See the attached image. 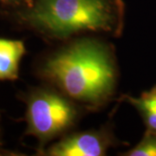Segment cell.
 Masks as SVG:
<instances>
[{
	"label": "cell",
	"mask_w": 156,
	"mask_h": 156,
	"mask_svg": "<svg viewBox=\"0 0 156 156\" xmlns=\"http://www.w3.org/2000/svg\"><path fill=\"white\" fill-rule=\"evenodd\" d=\"M127 156H156V134L146 131L144 136L134 148L128 151Z\"/></svg>",
	"instance_id": "obj_7"
},
{
	"label": "cell",
	"mask_w": 156,
	"mask_h": 156,
	"mask_svg": "<svg viewBox=\"0 0 156 156\" xmlns=\"http://www.w3.org/2000/svg\"><path fill=\"white\" fill-rule=\"evenodd\" d=\"M125 99L139 112L147 130L156 134V85L141 93L139 97L125 95Z\"/></svg>",
	"instance_id": "obj_6"
},
{
	"label": "cell",
	"mask_w": 156,
	"mask_h": 156,
	"mask_svg": "<svg viewBox=\"0 0 156 156\" xmlns=\"http://www.w3.org/2000/svg\"><path fill=\"white\" fill-rule=\"evenodd\" d=\"M25 54V47L20 40L0 38V80H16L19 63Z\"/></svg>",
	"instance_id": "obj_5"
},
{
	"label": "cell",
	"mask_w": 156,
	"mask_h": 156,
	"mask_svg": "<svg viewBox=\"0 0 156 156\" xmlns=\"http://www.w3.org/2000/svg\"><path fill=\"white\" fill-rule=\"evenodd\" d=\"M1 145H2V143H1V139H0V148H1Z\"/></svg>",
	"instance_id": "obj_9"
},
{
	"label": "cell",
	"mask_w": 156,
	"mask_h": 156,
	"mask_svg": "<svg viewBox=\"0 0 156 156\" xmlns=\"http://www.w3.org/2000/svg\"><path fill=\"white\" fill-rule=\"evenodd\" d=\"M34 0H0V4L13 7H29L33 4Z\"/></svg>",
	"instance_id": "obj_8"
},
{
	"label": "cell",
	"mask_w": 156,
	"mask_h": 156,
	"mask_svg": "<svg viewBox=\"0 0 156 156\" xmlns=\"http://www.w3.org/2000/svg\"><path fill=\"white\" fill-rule=\"evenodd\" d=\"M113 144L105 130L88 131L68 135L50 147L44 154L50 156H101Z\"/></svg>",
	"instance_id": "obj_4"
},
{
	"label": "cell",
	"mask_w": 156,
	"mask_h": 156,
	"mask_svg": "<svg viewBox=\"0 0 156 156\" xmlns=\"http://www.w3.org/2000/svg\"><path fill=\"white\" fill-rule=\"evenodd\" d=\"M26 133L38 140L41 147L69 129L77 117L72 102L51 89H34L26 97Z\"/></svg>",
	"instance_id": "obj_3"
},
{
	"label": "cell",
	"mask_w": 156,
	"mask_h": 156,
	"mask_svg": "<svg viewBox=\"0 0 156 156\" xmlns=\"http://www.w3.org/2000/svg\"><path fill=\"white\" fill-rule=\"evenodd\" d=\"M123 13L122 0H34L17 12L28 27L61 39L83 31L120 33Z\"/></svg>",
	"instance_id": "obj_2"
},
{
	"label": "cell",
	"mask_w": 156,
	"mask_h": 156,
	"mask_svg": "<svg viewBox=\"0 0 156 156\" xmlns=\"http://www.w3.org/2000/svg\"><path fill=\"white\" fill-rule=\"evenodd\" d=\"M40 75L71 99L90 108L104 104L116 84L111 50L91 39L79 40L45 60Z\"/></svg>",
	"instance_id": "obj_1"
}]
</instances>
